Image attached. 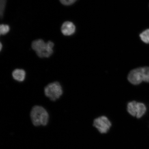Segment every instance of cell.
Segmentation results:
<instances>
[{
	"label": "cell",
	"instance_id": "obj_1",
	"mask_svg": "<svg viewBox=\"0 0 149 149\" xmlns=\"http://www.w3.org/2000/svg\"><path fill=\"white\" fill-rule=\"evenodd\" d=\"M54 46V44L51 41L45 42L42 39L33 41L31 44L32 49L40 58H48L51 56L53 53Z\"/></svg>",
	"mask_w": 149,
	"mask_h": 149
},
{
	"label": "cell",
	"instance_id": "obj_2",
	"mask_svg": "<svg viewBox=\"0 0 149 149\" xmlns=\"http://www.w3.org/2000/svg\"><path fill=\"white\" fill-rule=\"evenodd\" d=\"M31 117L35 126H46L49 120V115L44 108L40 106H35L31 109Z\"/></svg>",
	"mask_w": 149,
	"mask_h": 149
},
{
	"label": "cell",
	"instance_id": "obj_3",
	"mask_svg": "<svg viewBox=\"0 0 149 149\" xmlns=\"http://www.w3.org/2000/svg\"><path fill=\"white\" fill-rule=\"evenodd\" d=\"M45 94L52 101H55L60 98L63 93V90L60 83L55 81L48 84L45 87Z\"/></svg>",
	"mask_w": 149,
	"mask_h": 149
},
{
	"label": "cell",
	"instance_id": "obj_4",
	"mask_svg": "<svg viewBox=\"0 0 149 149\" xmlns=\"http://www.w3.org/2000/svg\"><path fill=\"white\" fill-rule=\"evenodd\" d=\"M93 126L101 134H107L112 126L111 123L108 117L102 116L95 119Z\"/></svg>",
	"mask_w": 149,
	"mask_h": 149
},
{
	"label": "cell",
	"instance_id": "obj_5",
	"mask_svg": "<svg viewBox=\"0 0 149 149\" xmlns=\"http://www.w3.org/2000/svg\"><path fill=\"white\" fill-rule=\"evenodd\" d=\"M128 80L133 85H137L144 81L143 68L135 69L130 71L128 76Z\"/></svg>",
	"mask_w": 149,
	"mask_h": 149
},
{
	"label": "cell",
	"instance_id": "obj_6",
	"mask_svg": "<svg viewBox=\"0 0 149 149\" xmlns=\"http://www.w3.org/2000/svg\"><path fill=\"white\" fill-rule=\"evenodd\" d=\"M75 26L71 22L67 21L63 23L61 28V32L65 36H70L75 32Z\"/></svg>",
	"mask_w": 149,
	"mask_h": 149
},
{
	"label": "cell",
	"instance_id": "obj_7",
	"mask_svg": "<svg viewBox=\"0 0 149 149\" xmlns=\"http://www.w3.org/2000/svg\"><path fill=\"white\" fill-rule=\"evenodd\" d=\"M12 76L14 79L16 81H23L25 79L26 72L23 70L17 69L13 71Z\"/></svg>",
	"mask_w": 149,
	"mask_h": 149
},
{
	"label": "cell",
	"instance_id": "obj_8",
	"mask_svg": "<svg viewBox=\"0 0 149 149\" xmlns=\"http://www.w3.org/2000/svg\"><path fill=\"white\" fill-rule=\"evenodd\" d=\"M137 102L135 101H133L129 102L127 104V112L132 116H136L138 109Z\"/></svg>",
	"mask_w": 149,
	"mask_h": 149
},
{
	"label": "cell",
	"instance_id": "obj_9",
	"mask_svg": "<svg viewBox=\"0 0 149 149\" xmlns=\"http://www.w3.org/2000/svg\"><path fill=\"white\" fill-rule=\"evenodd\" d=\"M137 111L136 115L137 118H141L145 114L146 111V107L145 104L141 102H137Z\"/></svg>",
	"mask_w": 149,
	"mask_h": 149
},
{
	"label": "cell",
	"instance_id": "obj_10",
	"mask_svg": "<svg viewBox=\"0 0 149 149\" xmlns=\"http://www.w3.org/2000/svg\"><path fill=\"white\" fill-rule=\"evenodd\" d=\"M141 40L146 44H149V29L143 31L140 35Z\"/></svg>",
	"mask_w": 149,
	"mask_h": 149
},
{
	"label": "cell",
	"instance_id": "obj_11",
	"mask_svg": "<svg viewBox=\"0 0 149 149\" xmlns=\"http://www.w3.org/2000/svg\"><path fill=\"white\" fill-rule=\"evenodd\" d=\"M10 30L9 26L5 24H1L0 26V33L1 35H5L8 33Z\"/></svg>",
	"mask_w": 149,
	"mask_h": 149
},
{
	"label": "cell",
	"instance_id": "obj_12",
	"mask_svg": "<svg viewBox=\"0 0 149 149\" xmlns=\"http://www.w3.org/2000/svg\"><path fill=\"white\" fill-rule=\"evenodd\" d=\"M144 74V81L145 82H149V67H145L143 68Z\"/></svg>",
	"mask_w": 149,
	"mask_h": 149
},
{
	"label": "cell",
	"instance_id": "obj_13",
	"mask_svg": "<svg viewBox=\"0 0 149 149\" xmlns=\"http://www.w3.org/2000/svg\"><path fill=\"white\" fill-rule=\"evenodd\" d=\"M77 1V0H59L62 4L65 6L71 5Z\"/></svg>",
	"mask_w": 149,
	"mask_h": 149
},
{
	"label": "cell",
	"instance_id": "obj_14",
	"mask_svg": "<svg viewBox=\"0 0 149 149\" xmlns=\"http://www.w3.org/2000/svg\"><path fill=\"white\" fill-rule=\"evenodd\" d=\"M2 44L1 43V51L2 49Z\"/></svg>",
	"mask_w": 149,
	"mask_h": 149
}]
</instances>
